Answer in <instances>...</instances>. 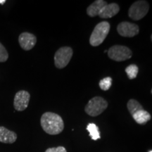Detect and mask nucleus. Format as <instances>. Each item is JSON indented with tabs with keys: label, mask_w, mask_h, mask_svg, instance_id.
I'll return each instance as SVG.
<instances>
[{
	"label": "nucleus",
	"mask_w": 152,
	"mask_h": 152,
	"mask_svg": "<svg viewBox=\"0 0 152 152\" xmlns=\"http://www.w3.org/2000/svg\"><path fill=\"white\" fill-rule=\"evenodd\" d=\"M138 67L134 64H131V65L128 66L125 68V72L128 75V78L130 80L135 78L138 74Z\"/></svg>",
	"instance_id": "obj_16"
},
{
	"label": "nucleus",
	"mask_w": 152,
	"mask_h": 152,
	"mask_svg": "<svg viewBox=\"0 0 152 152\" xmlns=\"http://www.w3.org/2000/svg\"><path fill=\"white\" fill-rule=\"evenodd\" d=\"M99 87L102 90L107 91L110 89L112 85V78L110 77H106L105 78L101 80L99 82Z\"/></svg>",
	"instance_id": "obj_17"
},
{
	"label": "nucleus",
	"mask_w": 152,
	"mask_h": 152,
	"mask_svg": "<svg viewBox=\"0 0 152 152\" xmlns=\"http://www.w3.org/2000/svg\"><path fill=\"white\" fill-rule=\"evenodd\" d=\"M120 11V7L116 3L107 4L100 11L99 16L102 18H110L115 16Z\"/></svg>",
	"instance_id": "obj_10"
},
{
	"label": "nucleus",
	"mask_w": 152,
	"mask_h": 152,
	"mask_svg": "<svg viewBox=\"0 0 152 152\" xmlns=\"http://www.w3.org/2000/svg\"><path fill=\"white\" fill-rule=\"evenodd\" d=\"M73 49L69 47L58 49L54 55V64L57 68H64L69 64L73 56Z\"/></svg>",
	"instance_id": "obj_5"
},
{
	"label": "nucleus",
	"mask_w": 152,
	"mask_h": 152,
	"mask_svg": "<svg viewBox=\"0 0 152 152\" xmlns=\"http://www.w3.org/2000/svg\"><path fill=\"white\" fill-rule=\"evenodd\" d=\"M30 99V93L25 90L18 91L14 96V106L15 110L23 111L27 109Z\"/></svg>",
	"instance_id": "obj_7"
},
{
	"label": "nucleus",
	"mask_w": 152,
	"mask_h": 152,
	"mask_svg": "<svg viewBox=\"0 0 152 152\" xmlns=\"http://www.w3.org/2000/svg\"><path fill=\"white\" fill-rule=\"evenodd\" d=\"M149 10V4L147 1H137L129 9V17L134 20H141L147 14Z\"/></svg>",
	"instance_id": "obj_4"
},
{
	"label": "nucleus",
	"mask_w": 152,
	"mask_h": 152,
	"mask_svg": "<svg viewBox=\"0 0 152 152\" xmlns=\"http://www.w3.org/2000/svg\"><path fill=\"white\" fill-rule=\"evenodd\" d=\"M108 107V102L101 96L91 99L85 106L86 113L91 116H97L102 113Z\"/></svg>",
	"instance_id": "obj_3"
},
{
	"label": "nucleus",
	"mask_w": 152,
	"mask_h": 152,
	"mask_svg": "<svg viewBox=\"0 0 152 152\" xmlns=\"http://www.w3.org/2000/svg\"><path fill=\"white\" fill-rule=\"evenodd\" d=\"M17 134L6 128L5 127L0 126V142L4 144H12L16 141Z\"/></svg>",
	"instance_id": "obj_11"
},
{
	"label": "nucleus",
	"mask_w": 152,
	"mask_h": 152,
	"mask_svg": "<svg viewBox=\"0 0 152 152\" xmlns=\"http://www.w3.org/2000/svg\"><path fill=\"white\" fill-rule=\"evenodd\" d=\"M127 106H128V109L129 112H130L132 115H134L136 112L143 109V107H142V106L140 104V102H138L135 99H130L128 102Z\"/></svg>",
	"instance_id": "obj_15"
},
{
	"label": "nucleus",
	"mask_w": 152,
	"mask_h": 152,
	"mask_svg": "<svg viewBox=\"0 0 152 152\" xmlns=\"http://www.w3.org/2000/svg\"><path fill=\"white\" fill-rule=\"evenodd\" d=\"M132 118L138 124L144 125L151 119V115L149 112L142 109L132 115Z\"/></svg>",
	"instance_id": "obj_13"
},
{
	"label": "nucleus",
	"mask_w": 152,
	"mask_h": 152,
	"mask_svg": "<svg viewBox=\"0 0 152 152\" xmlns=\"http://www.w3.org/2000/svg\"><path fill=\"white\" fill-rule=\"evenodd\" d=\"M45 152H67L64 147H58L55 148H49Z\"/></svg>",
	"instance_id": "obj_19"
},
{
	"label": "nucleus",
	"mask_w": 152,
	"mask_h": 152,
	"mask_svg": "<svg viewBox=\"0 0 152 152\" xmlns=\"http://www.w3.org/2000/svg\"><path fill=\"white\" fill-rule=\"evenodd\" d=\"M87 130L90 133V136L93 140H97L100 139L101 137L99 128L94 123H89L87 126Z\"/></svg>",
	"instance_id": "obj_14"
},
{
	"label": "nucleus",
	"mask_w": 152,
	"mask_h": 152,
	"mask_svg": "<svg viewBox=\"0 0 152 152\" xmlns=\"http://www.w3.org/2000/svg\"><path fill=\"white\" fill-rule=\"evenodd\" d=\"M9 58V54L4 46L0 42V62L7 61Z\"/></svg>",
	"instance_id": "obj_18"
},
{
	"label": "nucleus",
	"mask_w": 152,
	"mask_h": 152,
	"mask_svg": "<svg viewBox=\"0 0 152 152\" xmlns=\"http://www.w3.org/2000/svg\"><path fill=\"white\" fill-rule=\"evenodd\" d=\"M108 56L115 61H123L130 58L132 54L128 47L123 45H114L108 50Z\"/></svg>",
	"instance_id": "obj_6"
},
{
	"label": "nucleus",
	"mask_w": 152,
	"mask_h": 152,
	"mask_svg": "<svg viewBox=\"0 0 152 152\" xmlns=\"http://www.w3.org/2000/svg\"><path fill=\"white\" fill-rule=\"evenodd\" d=\"M6 2V0H0V4H4Z\"/></svg>",
	"instance_id": "obj_20"
},
{
	"label": "nucleus",
	"mask_w": 152,
	"mask_h": 152,
	"mask_svg": "<svg viewBox=\"0 0 152 152\" xmlns=\"http://www.w3.org/2000/svg\"><path fill=\"white\" fill-rule=\"evenodd\" d=\"M110 30V24L107 21H102L95 26L94 30L90 38V43L93 47L100 45L106 37Z\"/></svg>",
	"instance_id": "obj_2"
},
{
	"label": "nucleus",
	"mask_w": 152,
	"mask_h": 152,
	"mask_svg": "<svg viewBox=\"0 0 152 152\" xmlns=\"http://www.w3.org/2000/svg\"><path fill=\"white\" fill-rule=\"evenodd\" d=\"M40 123L44 131L51 135L60 134L64 128L62 118L52 112H46L44 113L41 117Z\"/></svg>",
	"instance_id": "obj_1"
},
{
	"label": "nucleus",
	"mask_w": 152,
	"mask_h": 152,
	"mask_svg": "<svg viewBox=\"0 0 152 152\" xmlns=\"http://www.w3.org/2000/svg\"><path fill=\"white\" fill-rule=\"evenodd\" d=\"M18 42L19 45L23 49L29 51L35 47L37 42V38L33 34L25 32L19 35Z\"/></svg>",
	"instance_id": "obj_9"
},
{
	"label": "nucleus",
	"mask_w": 152,
	"mask_h": 152,
	"mask_svg": "<svg viewBox=\"0 0 152 152\" xmlns=\"http://www.w3.org/2000/svg\"><path fill=\"white\" fill-rule=\"evenodd\" d=\"M151 41H152V35H151Z\"/></svg>",
	"instance_id": "obj_21"
},
{
	"label": "nucleus",
	"mask_w": 152,
	"mask_h": 152,
	"mask_svg": "<svg viewBox=\"0 0 152 152\" xmlns=\"http://www.w3.org/2000/svg\"><path fill=\"white\" fill-rule=\"evenodd\" d=\"M149 152H152V150H151V151H149Z\"/></svg>",
	"instance_id": "obj_22"
},
{
	"label": "nucleus",
	"mask_w": 152,
	"mask_h": 152,
	"mask_svg": "<svg viewBox=\"0 0 152 152\" xmlns=\"http://www.w3.org/2000/svg\"><path fill=\"white\" fill-rule=\"evenodd\" d=\"M117 31L120 35L126 37H132L137 35L140 29L137 25L132 23L124 21L118 24Z\"/></svg>",
	"instance_id": "obj_8"
},
{
	"label": "nucleus",
	"mask_w": 152,
	"mask_h": 152,
	"mask_svg": "<svg viewBox=\"0 0 152 152\" xmlns=\"http://www.w3.org/2000/svg\"><path fill=\"white\" fill-rule=\"evenodd\" d=\"M107 4V2L103 0H96L93 2L90 6H89L87 9V14L90 17H94L99 16L101 10L103 9L104 6Z\"/></svg>",
	"instance_id": "obj_12"
},
{
	"label": "nucleus",
	"mask_w": 152,
	"mask_h": 152,
	"mask_svg": "<svg viewBox=\"0 0 152 152\" xmlns=\"http://www.w3.org/2000/svg\"><path fill=\"white\" fill-rule=\"evenodd\" d=\"M151 94H152V89H151Z\"/></svg>",
	"instance_id": "obj_23"
}]
</instances>
